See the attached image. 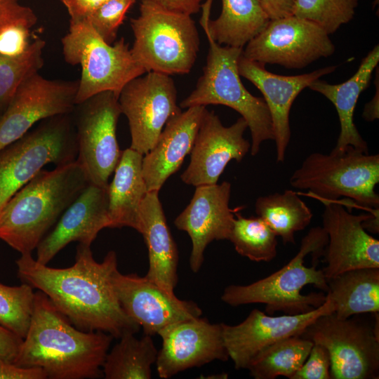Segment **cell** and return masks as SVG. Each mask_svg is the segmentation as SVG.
<instances>
[{
	"label": "cell",
	"mask_w": 379,
	"mask_h": 379,
	"mask_svg": "<svg viewBox=\"0 0 379 379\" xmlns=\"http://www.w3.org/2000/svg\"><path fill=\"white\" fill-rule=\"evenodd\" d=\"M61 43L65 60L81 68L76 105L105 91H112L119 98L130 81L146 73L124 38L111 45L85 19L70 20Z\"/></svg>",
	"instance_id": "obj_8"
},
{
	"label": "cell",
	"mask_w": 379,
	"mask_h": 379,
	"mask_svg": "<svg viewBox=\"0 0 379 379\" xmlns=\"http://www.w3.org/2000/svg\"><path fill=\"white\" fill-rule=\"evenodd\" d=\"M359 0H295L292 15L311 21L327 34L352 20Z\"/></svg>",
	"instance_id": "obj_35"
},
{
	"label": "cell",
	"mask_w": 379,
	"mask_h": 379,
	"mask_svg": "<svg viewBox=\"0 0 379 379\" xmlns=\"http://www.w3.org/2000/svg\"><path fill=\"white\" fill-rule=\"evenodd\" d=\"M230 194L231 184L227 181L197 186L191 201L174 221L191 238L190 267L194 273L202 266L207 246L214 240L229 239L236 212L229 206Z\"/></svg>",
	"instance_id": "obj_20"
},
{
	"label": "cell",
	"mask_w": 379,
	"mask_h": 379,
	"mask_svg": "<svg viewBox=\"0 0 379 379\" xmlns=\"http://www.w3.org/2000/svg\"><path fill=\"white\" fill-rule=\"evenodd\" d=\"M67 8L70 20L86 19L93 11L107 0H60Z\"/></svg>",
	"instance_id": "obj_42"
},
{
	"label": "cell",
	"mask_w": 379,
	"mask_h": 379,
	"mask_svg": "<svg viewBox=\"0 0 379 379\" xmlns=\"http://www.w3.org/2000/svg\"><path fill=\"white\" fill-rule=\"evenodd\" d=\"M158 335L162 343L155 364L161 378L168 379L215 360L229 359L222 324H211L199 317L171 324Z\"/></svg>",
	"instance_id": "obj_17"
},
{
	"label": "cell",
	"mask_w": 379,
	"mask_h": 379,
	"mask_svg": "<svg viewBox=\"0 0 379 379\" xmlns=\"http://www.w3.org/2000/svg\"><path fill=\"white\" fill-rule=\"evenodd\" d=\"M112 282L121 307L142 328L145 335L158 334L171 324L202 314L196 302L179 299L145 276L125 274L117 269Z\"/></svg>",
	"instance_id": "obj_16"
},
{
	"label": "cell",
	"mask_w": 379,
	"mask_h": 379,
	"mask_svg": "<svg viewBox=\"0 0 379 379\" xmlns=\"http://www.w3.org/2000/svg\"><path fill=\"white\" fill-rule=\"evenodd\" d=\"M45 46L44 40L36 39L20 56L8 57L0 54V116L21 84L38 73L43 67Z\"/></svg>",
	"instance_id": "obj_33"
},
{
	"label": "cell",
	"mask_w": 379,
	"mask_h": 379,
	"mask_svg": "<svg viewBox=\"0 0 379 379\" xmlns=\"http://www.w3.org/2000/svg\"><path fill=\"white\" fill-rule=\"evenodd\" d=\"M40 368H25L0 358V379H46Z\"/></svg>",
	"instance_id": "obj_40"
},
{
	"label": "cell",
	"mask_w": 379,
	"mask_h": 379,
	"mask_svg": "<svg viewBox=\"0 0 379 379\" xmlns=\"http://www.w3.org/2000/svg\"><path fill=\"white\" fill-rule=\"evenodd\" d=\"M15 264L22 283L44 292L78 329L102 331L117 339L139 331L140 326L124 312L113 288L112 277L118 269L114 251L98 262L91 246L79 244L75 262L69 267H48L32 253L21 254Z\"/></svg>",
	"instance_id": "obj_1"
},
{
	"label": "cell",
	"mask_w": 379,
	"mask_h": 379,
	"mask_svg": "<svg viewBox=\"0 0 379 379\" xmlns=\"http://www.w3.org/2000/svg\"><path fill=\"white\" fill-rule=\"evenodd\" d=\"M331 357L328 350L313 343L309 355L292 379H331Z\"/></svg>",
	"instance_id": "obj_37"
},
{
	"label": "cell",
	"mask_w": 379,
	"mask_h": 379,
	"mask_svg": "<svg viewBox=\"0 0 379 379\" xmlns=\"http://www.w3.org/2000/svg\"><path fill=\"white\" fill-rule=\"evenodd\" d=\"M114 338L76 328L37 290L31 322L13 364L41 368L50 379H95Z\"/></svg>",
	"instance_id": "obj_2"
},
{
	"label": "cell",
	"mask_w": 379,
	"mask_h": 379,
	"mask_svg": "<svg viewBox=\"0 0 379 379\" xmlns=\"http://www.w3.org/2000/svg\"><path fill=\"white\" fill-rule=\"evenodd\" d=\"M107 189L91 183L84 188L37 246L39 262L47 265L73 241L91 246L100 230L109 227Z\"/></svg>",
	"instance_id": "obj_22"
},
{
	"label": "cell",
	"mask_w": 379,
	"mask_h": 379,
	"mask_svg": "<svg viewBox=\"0 0 379 379\" xmlns=\"http://www.w3.org/2000/svg\"><path fill=\"white\" fill-rule=\"evenodd\" d=\"M313 343L300 335L279 340L261 351L246 369L255 379H292L307 359Z\"/></svg>",
	"instance_id": "obj_31"
},
{
	"label": "cell",
	"mask_w": 379,
	"mask_h": 379,
	"mask_svg": "<svg viewBox=\"0 0 379 379\" xmlns=\"http://www.w3.org/2000/svg\"><path fill=\"white\" fill-rule=\"evenodd\" d=\"M22 342V338L0 324V358L13 363Z\"/></svg>",
	"instance_id": "obj_41"
},
{
	"label": "cell",
	"mask_w": 379,
	"mask_h": 379,
	"mask_svg": "<svg viewBox=\"0 0 379 379\" xmlns=\"http://www.w3.org/2000/svg\"><path fill=\"white\" fill-rule=\"evenodd\" d=\"M69 114L43 120L37 127L0 149V213L43 167L76 160L77 145Z\"/></svg>",
	"instance_id": "obj_9"
},
{
	"label": "cell",
	"mask_w": 379,
	"mask_h": 379,
	"mask_svg": "<svg viewBox=\"0 0 379 379\" xmlns=\"http://www.w3.org/2000/svg\"><path fill=\"white\" fill-rule=\"evenodd\" d=\"M203 30L209 44L206 65L195 88L181 101L180 107L221 105L237 111L250 129V151L255 156L263 142L274 140L268 107L263 98L253 95L241 82L238 62L243 48L220 45L206 29Z\"/></svg>",
	"instance_id": "obj_6"
},
{
	"label": "cell",
	"mask_w": 379,
	"mask_h": 379,
	"mask_svg": "<svg viewBox=\"0 0 379 379\" xmlns=\"http://www.w3.org/2000/svg\"><path fill=\"white\" fill-rule=\"evenodd\" d=\"M270 20L292 15L295 0H260Z\"/></svg>",
	"instance_id": "obj_43"
},
{
	"label": "cell",
	"mask_w": 379,
	"mask_h": 379,
	"mask_svg": "<svg viewBox=\"0 0 379 379\" xmlns=\"http://www.w3.org/2000/svg\"><path fill=\"white\" fill-rule=\"evenodd\" d=\"M167 9L192 15L199 12L202 0H152Z\"/></svg>",
	"instance_id": "obj_44"
},
{
	"label": "cell",
	"mask_w": 379,
	"mask_h": 379,
	"mask_svg": "<svg viewBox=\"0 0 379 379\" xmlns=\"http://www.w3.org/2000/svg\"><path fill=\"white\" fill-rule=\"evenodd\" d=\"M238 69L240 76L253 84L264 96L272 120L277 162H284L291 139L289 113L293 101L303 89L321 77L335 71L336 66L300 75L284 76L272 73L266 69L265 65L241 55Z\"/></svg>",
	"instance_id": "obj_21"
},
{
	"label": "cell",
	"mask_w": 379,
	"mask_h": 379,
	"mask_svg": "<svg viewBox=\"0 0 379 379\" xmlns=\"http://www.w3.org/2000/svg\"><path fill=\"white\" fill-rule=\"evenodd\" d=\"M118 101L128 121L130 148L143 155L154 147L167 121L182 111L171 77L155 72L130 81Z\"/></svg>",
	"instance_id": "obj_13"
},
{
	"label": "cell",
	"mask_w": 379,
	"mask_h": 379,
	"mask_svg": "<svg viewBox=\"0 0 379 379\" xmlns=\"http://www.w3.org/2000/svg\"><path fill=\"white\" fill-rule=\"evenodd\" d=\"M327 242L328 235L322 227L311 228L302 238L297 254L286 265L251 284L227 286L221 300L233 307L265 304V312L271 315L277 312L299 314L318 308L326 302V294H302L301 291L307 285L328 291L323 270L317 268V260L323 256Z\"/></svg>",
	"instance_id": "obj_4"
},
{
	"label": "cell",
	"mask_w": 379,
	"mask_h": 379,
	"mask_svg": "<svg viewBox=\"0 0 379 379\" xmlns=\"http://www.w3.org/2000/svg\"><path fill=\"white\" fill-rule=\"evenodd\" d=\"M247 128L241 117L225 126L213 111L206 109L190 153V163L181 180L195 187L216 184L227 164L232 159L241 162L250 150L251 144L244 137Z\"/></svg>",
	"instance_id": "obj_19"
},
{
	"label": "cell",
	"mask_w": 379,
	"mask_h": 379,
	"mask_svg": "<svg viewBox=\"0 0 379 379\" xmlns=\"http://www.w3.org/2000/svg\"><path fill=\"white\" fill-rule=\"evenodd\" d=\"M205 110L204 106L190 107L167 121L154 147L143 156L142 175L148 192H159L180 169L191 153Z\"/></svg>",
	"instance_id": "obj_23"
},
{
	"label": "cell",
	"mask_w": 379,
	"mask_h": 379,
	"mask_svg": "<svg viewBox=\"0 0 379 379\" xmlns=\"http://www.w3.org/2000/svg\"><path fill=\"white\" fill-rule=\"evenodd\" d=\"M333 312L334 305L327 297L322 305L306 313L272 316L255 309L239 324H222L229 359L236 369L247 368L253 359L267 347L286 338L300 335L319 317Z\"/></svg>",
	"instance_id": "obj_18"
},
{
	"label": "cell",
	"mask_w": 379,
	"mask_h": 379,
	"mask_svg": "<svg viewBox=\"0 0 379 379\" xmlns=\"http://www.w3.org/2000/svg\"><path fill=\"white\" fill-rule=\"evenodd\" d=\"M322 28L293 15L270 20L243 48V57L262 64L303 68L335 51Z\"/></svg>",
	"instance_id": "obj_12"
},
{
	"label": "cell",
	"mask_w": 379,
	"mask_h": 379,
	"mask_svg": "<svg viewBox=\"0 0 379 379\" xmlns=\"http://www.w3.org/2000/svg\"><path fill=\"white\" fill-rule=\"evenodd\" d=\"M136 0H107L85 20L107 43L112 44L125 15Z\"/></svg>",
	"instance_id": "obj_36"
},
{
	"label": "cell",
	"mask_w": 379,
	"mask_h": 379,
	"mask_svg": "<svg viewBox=\"0 0 379 379\" xmlns=\"http://www.w3.org/2000/svg\"><path fill=\"white\" fill-rule=\"evenodd\" d=\"M139 15L131 19V53L146 72L189 73L199 50V36L190 15L140 0Z\"/></svg>",
	"instance_id": "obj_7"
},
{
	"label": "cell",
	"mask_w": 379,
	"mask_h": 379,
	"mask_svg": "<svg viewBox=\"0 0 379 379\" xmlns=\"http://www.w3.org/2000/svg\"><path fill=\"white\" fill-rule=\"evenodd\" d=\"M79 81L46 79L36 73L18 87L0 116V149L25 135L44 119L71 113Z\"/></svg>",
	"instance_id": "obj_14"
},
{
	"label": "cell",
	"mask_w": 379,
	"mask_h": 379,
	"mask_svg": "<svg viewBox=\"0 0 379 379\" xmlns=\"http://www.w3.org/2000/svg\"><path fill=\"white\" fill-rule=\"evenodd\" d=\"M212 2L201 4L199 22L220 45L244 48L270 20L260 0H222L220 15L211 20Z\"/></svg>",
	"instance_id": "obj_26"
},
{
	"label": "cell",
	"mask_w": 379,
	"mask_h": 379,
	"mask_svg": "<svg viewBox=\"0 0 379 379\" xmlns=\"http://www.w3.org/2000/svg\"><path fill=\"white\" fill-rule=\"evenodd\" d=\"M88 184L76 160L41 169L1 211L0 239L20 254L32 253Z\"/></svg>",
	"instance_id": "obj_3"
},
{
	"label": "cell",
	"mask_w": 379,
	"mask_h": 379,
	"mask_svg": "<svg viewBox=\"0 0 379 379\" xmlns=\"http://www.w3.org/2000/svg\"><path fill=\"white\" fill-rule=\"evenodd\" d=\"M143 154L127 148L122 151L108 185L109 228L140 229V208L148 192L142 175Z\"/></svg>",
	"instance_id": "obj_27"
},
{
	"label": "cell",
	"mask_w": 379,
	"mask_h": 379,
	"mask_svg": "<svg viewBox=\"0 0 379 379\" xmlns=\"http://www.w3.org/2000/svg\"><path fill=\"white\" fill-rule=\"evenodd\" d=\"M292 187L320 201L348 199L379 216V155L348 146L342 153L309 154L293 173Z\"/></svg>",
	"instance_id": "obj_5"
},
{
	"label": "cell",
	"mask_w": 379,
	"mask_h": 379,
	"mask_svg": "<svg viewBox=\"0 0 379 379\" xmlns=\"http://www.w3.org/2000/svg\"><path fill=\"white\" fill-rule=\"evenodd\" d=\"M362 117L368 121H373L375 119H378V86L377 87V93L373 98L369 102L366 104Z\"/></svg>",
	"instance_id": "obj_45"
},
{
	"label": "cell",
	"mask_w": 379,
	"mask_h": 379,
	"mask_svg": "<svg viewBox=\"0 0 379 379\" xmlns=\"http://www.w3.org/2000/svg\"><path fill=\"white\" fill-rule=\"evenodd\" d=\"M379 62V46L376 45L363 58L355 74L345 82L330 84L319 79L314 81L309 88L317 91L335 106L340 132L332 153H342L348 146L368 153L366 142L359 133L354 123V112L360 94L370 84L373 70Z\"/></svg>",
	"instance_id": "obj_25"
},
{
	"label": "cell",
	"mask_w": 379,
	"mask_h": 379,
	"mask_svg": "<svg viewBox=\"0 0 379 379\" xmlns=\"http://www.w3.org/2000/svg\"><path fill=\"white\" fill-rule=\"evenodd\" d=\"M31 28L22 24H13L0 31V54L18 57L28 49Z\"/></svg>",
	"instance_id": "obj_38"
},
{
	"label": "cell",
	"mask_w": 379,
	"mask_h": 379,
	"mask_svg": "<svg viewBox=\"0 0 379 379\" xmlns=\"http://www.w3.org/2000/svg\"><path fill=\"white\" fill-rule=\"evenodd\" d=\"M326 280V296L338 318L379 312V268L351 270Z\"/></svg>",
	"instance_id": "obj_28"
},
{
	"label": "cell",
	"mask_w": 379,
	"mask_h": 379,
	"mask_svg": "<svg viewBox=\"0 0 379 379\" xmlns=\"http://www.w3.org/2000/svg\"><path fill=\"white\" fill-rule=\"evenodd\" d=\"M77 105L76 161L84 168L89 183L107 187L122 152L117 138L121 114L118 96L105 91Z\"/></svg>",
	"instance_id": "obj_11"
},
{
	"label": "cell",
	"mask_w": 379,
	"mask_h": 379,
	"mask_svg": "<svg viewBox=\"0 0 379 379\" xmlns=\"http://www.w3.org/2000/svg\"><path fill=\"white\" fill-rule=\"evenodd\" d=\"M369 324L334 312L319 317L300 336L325 347L331 357V379L379 378V318Z\"/></svg>",
	"instance_id": "obj_10"
},
{
	"label": "cell",
	"mask_w": 379,
	"mask_h": 379,
	"mask_svg": "<svg viewBox=\"0 0 379 379\" xmlns=\"http://www.w3.org/2000/svg\"><path fill=\"white\" fill-rule=\"evenodd\" d=\"M322 203V227L328 235L323 255L326 265L322 269L326 279L354 269L379 268V241L362 225L374 215L352 214L338 200Z\"/></svg>",
	"instance_id": "obj_15"
},
{
	"label": "cell",
	"mask_w": 379,
	"mask_h": 379,
	"mask_svg": "<svg viewBox=\"0 0 379 379\" xmlns=\"http://www.w3.org/2000/svg\"><path fill=\"white\" fill-rule=\"evenodd\" d=\"M37 22L34 11L20 0H0V31L13 24H22L32 28Z\"/></svg>",
	"instance_id": "obj_39"
},
{
	"label": "cell",
	"mask_w": 379,
	"mask_h": 379,
	"mask_svg": "<svg viewBox=\"0 0 379 379\" xmlns=\"http://www.w3.org/2000/svg\"><path fill=\"white\" fill-rule=\"evenodd\" d=\"M236 212L228 239L235 251L252 261L272 260L277 253L275 233L259 216L246 218Z\"/></svg>",
	"instance_id": "obj_32"
},
{
	"label": "cell",
	"mask_w": 379,
	"mask_h": 379,
	"mask_svg": "<svg viewBox=\"0 0 379 379\" xmlns=\"http://www.w3.org/2000/svg\"><path fill=\"white\" fill-rule=\"evenodd\" d=\"M33 289L25 283L19 286L0 283V324L22 339L33 314L35 294Z\"/></svg>",
	"instance_id": "obj_34"
},
{
	"label": "cell",
	"mask_w": 379,
	"mask_h": 379,
	"mask_svg": "<svg viewBox=\"0 0 379 379\" xmlns=\"http://www.w3.org/2000/svg\"><path fill=\"white\" fill-rule=\"evenodd\" d=\"M255 209L284 244H294L295 233L305 230L313 217L309 206L291 190L259 197Z\"/></svg>",
	"instance_id": "obj_29"
},
{
	"label": "cell",
	"mask_w": 379,
	"mask_h": 379,
	"mask_svg": "<svg viewBox=\"0 0 379 379\" xmlns=\"http://www.w3.org/2000/svg\"><path fill=\"white\" fill-rule=\"evenodd\" d=\"M107 354L103 363L105 379H150L152 366L155 364L158 350L151 335L140 339L127 333Z\"/></svg>",
	"instance_id": "obj_30"
},
{
	"label": "cell",
	"mask_w": 379,
	"mask_h": 379,
	"mask_svg": "<svg viewBox=\"0 0 379 379\" xmlns=\"http://www.w3.org/2000/svg\"><path fill=\"white\" fill-rule=\"evenodd\" d=\"M140 232L148 249L145 277L171 294L177 285L178 251L166 222L158 191L148 192L140 208Z\"/></svg>",
	"instance_id": "obj_24"
}]
</instances>
